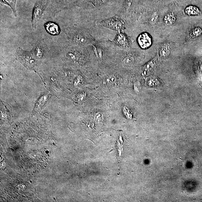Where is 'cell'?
<instances>
[{
	"mask_svg": "<svg viewBox=\"0 0 202 202\" xmlns=\"http://www.w3.org/2000/svg\"><path fill=\"white\" fill-rule=\"evenodd\" d=\"M66 34L70 46L86 47L96 41L88 30L80 27L68 28Z\"/></svg>",
	"mask_w": 202,
	"mask_h": 202,
	"instance_id": "1",
	"label": "cell"
},
{
	"mask_svg": "<svg viewBox=\"0 0 202 202\" xmlns=\"http://www.w3.org/2000/svg\"><path fill=\"white\" fill-rule=\"evenodd\" d=\"M16 56L17 59L25 68L29 70L37 71L38 69L37 60L31 52H27L19 47L17 48Z\"/></svg>",
	"mask_w": 202,
	"mask_h": 202,
	"instance_id": "2",
	"label": "cell"
},
{
	"mask_svg": "<svg viewBox=\"0 0 202 202\" xmlns=\"http://www.w3.org/2000/svg\"><path fill=\"white\" fill-rule=\"evenodd\" d=\"M65 49V56L70 62L83 65L86 62V58L85 55L86 47H79L69 45Z\"/></svg>",
	"mask_w": 202,
	"mask_h": 202,
	"instance_id": "3",
	"label": "cell"
},
{
	"mask_svg": "<svg viewBox=\"0 0 202 202\" xmlns=\"http://www.w3.org/2000/svg\"><path fill=\"white\" fill-rule=\"evenodd\" d=\"M97 25L103 27L111 29L117 32L123 31L125 29V23L122 18L115 16L109 19L97 21Z\"/></svg>",
	"mask_w": 202,
	"mask_h": 202,
	"instance_id": "4",
	"label": "cell"
},
{
	"mask_svg": "<svg viewBox=\"0 0 202 202\" xmlns=\"http://www.w3.org/2000/svg\"><path fill=\"white\" fill-rule=\"evenodd\" d=\"M48 5L45 0H39L35 3L33 9L31 24L33 30H35Z\"/></svg>",
	"mask_w": 202,
	"mask_h": 202,
	"instance_id": "5",
	"label": "cell"
},
{
	"mask_svg": "<svg viewBox=\"0 0 202 202\" xmlns=\"http://www.w3.org/2000/svg\"><path fill=\"white\" fill-rule=\"evenodd\" d=\"M47 47L43 41L39 40L34 44L31 53L36 59H42L44 55Z\"/></svg>",
	"mask_w": 202,
	"mask_h": 202,
	"instance_id": "6",
	"label": "cell"
},
{
	"mask_svg": "<svg viewBox=\"0 0 202 202\" xmlns=\"http://www.w3.org/2000/svg\"><path fill=\"white\" fill-rule=\"evenodd\" d=\"M116 46L122 48H126L129 47L130 41L127 35L124 31L117 32L114 40Z\"/></svg>",
	"mask_w": 202,
	"mask_h": 202,
	"instance_id": "7",
	"label": "cell"
},
{
	"mask_svg": "<svg viewBox=\"0 0 202 202\" xmlns=\"http://www.w3.org/2000/svg\"><path fill=\"white\" fill-rule=\"evenodd\" d=\"M44 27L48 34L53 36H57L60 33L61 29L56 23L52 21H48L44 24Z\"/></svg>",
	"mask_w": 202,
	"mask_h": 202,
	"instance_id": "8",
	"label": "cell"
},
{
	"mask_svg": "<svg viewBox=\"0 0 202 202\" xmlns=\"http://www.w3.org/2000/svg\"><path fill=\"white\" fill-rule=\"evenodd\" d=\"M137 41L140 47L143 49L149 48L152 44L151 38L146 33L141 34L138 37Z\"/></svg>",
	"mask_w": 202,
	"mask_h": 202,
	"instance_id": "9",
	"label": "cell"
},
{
	"mask_svg": "<svg viewBox=\"0 0 202 202\" xmlns=\"http://www.w3.org/2000/svg\"><path fill=\"white\" fill-rule=\"evenodd\" d=\"M17 0H1V3L2 4L7 5L11 9L13 14L15 17H17V15L16 9V5Z\"/></svg>",
	"mask_w": 202,
	"mask_h": 202,
	"instance_id": "10",
	"label": "cell"
},
{
	"mask_svg": "<svg viewBox=\"0 0 202 202\" xmlns=\"http://www.w3.org/2000/svg\"><path fill=\"white\" fill-rule=\"evenodd\" d=\"M135 59L132 56L126 55L123 58L122 63L124 66H130L134 63Z\"/></svg>",
	"mask_w": 202,
	"mask_h": 202,
	"instance_id": "11",
	"label": "cell"
},
{
	"mask_svg": "<svg viewBox=\"0 0 202 202\" xmlns=\"http://www.w3.org/2000/svg\"><path fill=\"white\" fill-rule=\"evenodd\" d=\"M187 14L189 15H197L200 13V11L197 7L193 6H189L185 10Z\"/></svg>",
	"mask_w": 202,
	"mask_h": 202,
	"instance_id": "12",
	"label": "cell"
},
{
	"mask_svg": "<svg viewBox=\"0 0 202 202\" xmlns=\"http://www.w3.org/2000/svg\"><path fill=\"white\" fill-rule=\"evenodd\" d=\"M52 3H53L56 8V11L59 10L64 8L65 3L67 2V0H51Z\"/></svg>",
	"mask_w": 202,
	"mask_h": 202,
	"instance_id": "13",
	"label": "cell"
},
{
	"mask_svg": "<svg viewBox=\"0 0 202 202\" xmlns=\"http://www.w3.org/2000/svg\"><path fill=\"white\" fill-rule=\"evenodd\" d=\"M116 75H112L107 76L104 79L103 84L107 85H112L116 81Z\"/></svg>",
	"mask_w": 202,
	"mask_h": 202,
	"instance_id": "14",
	"label": "cell"
},
{
	"mask_svg": "<svg viewBox=\"0 0 202 202\" xmlns=\"http://www.w3.org/2000/svg\"><path fill=\"white\" fill-rule=\"evenodd\" d=\"M124 115L127 119L131 120L132 118V115L130 109L126 106H124L122 109Z\"/></svg>",
	"mask_w": 202,
	"mask_h": 202,
	"instance_id": "15",
	"label": "cell"
},
{
	"mask_svg": "<svg viewBox=\"0 0 202 202\" xmlns=\"http://www.w3.org/2000/svg\"><path fill=\"white\" fill-rule=\"evenodd\" d=\"M165 20L167 24H171L174 22L175 20V17L174 15L172 14H170L166 16L165 18Z\"/></svg>",
	"mask_w": 202,
	"mask_h": 202,
	"instance_id": "16",
	"label": "cell"
},
{
	"mask_svg": "<svg viewBox=\"0 0 202 202\" xmlns=\"http://www.w3.org/2000/svg\"><path fill=\"white\" fill-rule=\"evenodd\" d=\"M201 29L199 27L195 28L192 31V36L195 37H197L201 35Z\"/></svg>",
	"mask_w": 202,
	"mask_h": 202,
	"instance_id": "17",
	"label": "cell"
},
{
	"mask_svg": "<svg viewBox=\"0 0 202 202\" xmlns=\"http://www.w3.org/2000/svg\"><path fill=\"white\" fill-rule=\"evenodd\" d=\"M94 119L97 122H100L103 120V115L102 113L98 112L94 116Z\"/></svg>",
	"mask_w": 202,
	"mask_h": 202,
	"instance_id": "18",
	"label": "cell"
},
{
	"mask_svg": "<svg viewBox=\"0 0 202 202\" xmlns=\"http://www.w3.org/2000/svg\"><path fill=\"white\" fill-rule=\"evenodd\" d=\"M108 0H93L92 3L95 6H99L104 4L108 2Z\"/></svg>",
	"mask_w": 202,
	"mask_h": 202,
	"instance_id": "19",
	"label": "cell"
},
{
	"mask_svg": "<svg viewBox=\"0 0 202 202\" xmlns=\"http://www.w3.org/2000/svg\"><path fill=\"white\" fill-rule=\"evenodd\" d=\"M134 88L135 92L137 93H138L140 92L142 88V86H141L140 83L139 81H137L135 82L134 85Z\"/></svg>",
	"mask_w": 202,
	"mask_h": 202,
	"instance_id": "20",
	"label": "cell"
},
{
	"mask_svg": "<svg viewBox=\"0 0 202 202\" xmlns=\"http://www.w3.org/2000/svg\"><path fill=\"white\" fill-rule=\"evenodd\" d=\"M157 80L154 79H150L148 80L147 84L149 86H155V85L156 86V85L158 83Z\"/></svg>",
	"mask_w": 202,
	"mask_h": 202,
	"instance_id": "21",
	"label": "cell"
},
{
	"mask_svg": "<svg viewBox=\"0 0 202 202\" xmlns=\"http://www.w3.org/2000/svg\"><path fill=\"white\" fill-rule=\"evenodd\" d=\"M161 55L163 57L167 56L169 54V52L168 50L166 49L163 48L161 51Z\"/></svg>",
	"mask_w": 202,
	"mask_h": 202,
	"instance_id": "22",
	"label": "cell"
},
{
	"mask_svg": "<svg viewBox=\"0 0 202 202\" xmlns=\"http://www.w3.org/2000/svg\"><path fill=\"white\" fill-rule=\"evenodd\" d=\"M86 97V94L82 92L78 96V99L79 101H82L84 100Z\"/></svg>",
	"mask_w": 202,
	"mask_h": 202,
	"instance_id": "23",
	"label": "cell"
},
{
	"mask_svg": "<svg viewBox=\"0 0 202 202\" xmlns=\"http://www.w3.org/2000/svg\"><path fill=\"white\" fill-rule=\"evenodd\" d=\"M82 76H80V75L78 76L77 78H76V80H75V82H74V85H75V86H77V85H78L81 82V81H82Z\"/></svg>",
	"mask_w": 202,
	"mask_h": 202,
	"instance_id": "24",
	"label": "cell"
}]
</instances>
